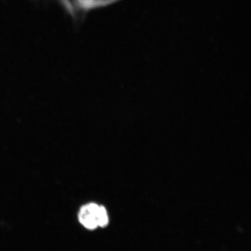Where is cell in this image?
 Here are the masks:
<instances>
[{
  "mask_svg": "<svg viewBox=\"0 0 251 251\" xmlns=\"http://www.w3.org/2000/svg\"><path fill=\"white\" fill-rule=\"evenodd\" d=\"M100 206L89 203L80 209L78 219L84 227L93 230L99 227L98 216Z\"/></svg>",
  "mask_w": 251,
  "mask_h": 251,
  "instance_id": "obj_1",
  "label": "cell"
},
{
  "mask_svg": "<svg viewBox=\"0 0 251 251\" xmlns=\"http://www.w3.org/2000/svg\"><path fill=\"white\" fill-rule=\"evenodd\" d=\"M108 224V217L106 209L102 206H100L98 216L99 226L104 227Z\"/></svg>",
  "mask_w": 251,
  "mask_h": 251,
  "instance_id": "obj_2",
  "label": "cell"
},
{
  "mask_svg": "<svg viewBox=\"0 0 251 251\" xmlns=\"http://www.w3.org/2000/svg\"><path fill=\"white\" fill-rule=\"evenodd\" d=\"M64 1L65 3H67V1H66V0H64Z\"/></svg>",
  "mask_w": 251,
  "mask_h": 251,
  "instance_id": "obj_3",
  "label": "cell"
}]
</instances>
